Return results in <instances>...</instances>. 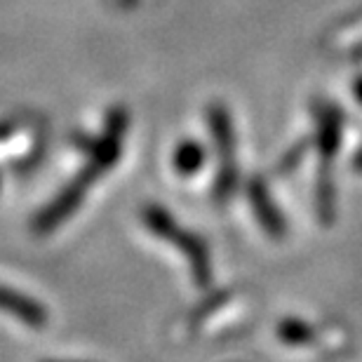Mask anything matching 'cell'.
Returning <instances> with one entry per match:
<instances>
[{
	"label": "cell",
	"instance_id": "obj_1",
	"mask_svg": "<svg viewBox=\"0 0 362 362\" xmlns=\"http://www.w3.org/2000/svg\"><path fill=\"white\" fill-rule=\"evenodd\" d=\"M129 127V115L122 106H115L108 111L104 120V129L101 134H76L71 144L81 148L88 160L81 168V172L33 216L31 228L35 235H47L54 228H59L71 214L78 212L83 205L85 195H88L90 186L106 175L122 156V141H125V132Z\"/></svg>",
	"mask_w": 362,
	"mask_h": 362
},
{
	"label": "cell",
	"instance_id": "obj_2",
	"mask_svg": "<svg viewBox=\"0 0 362 362\" xmlns=\"http://www.w3.org/2000/svg\"><path fill=\"white\" fill-rule=\"evenodd\" d=\"M141 221L148 233H153L156 238H160V240L175 243L177 247L191 259L193 278L200 287H205L209 282V259H207L205 245L195 235L181 230L177 226V221L172 219V214L163 205H158V202H146V205L141 207Z\"/></svg>",
	"mask_w": 362,
	"mask_h": 362
},
{
	"label": "cell",
	"instance_id": "obj_3",
	"mask_svg": "<svg viewBox=\"0 0 362 362\" xmlns=\"http://www.w3.org/2000/svg\"><path fill=\"white\" fill-rule=\"evenodd\" d=\"M0 310L12 317H19L21 322L33 329H42L47 325V308L38 299L7 287L3 282H0Z\"/></svg>",
	"mask_w": 362,
	"mask_h": 362
},
{
	"label": "cell",
	"instance_id": "obj_4",
	"mask_svg": "<svg viewBox=\"0 0 362 362\" xmlns=\"http://www.w3.org/2000/svg\"><path fill=\"white\" fill-rule=\"evenodd\" d=\"M202 160H205V153L195 141H181L175 151V170L181 177L195 175L200 170Z\"/></svg>",
	"mask_w": 362,
	"mask_h": 362
},
{
	"label": "cell",
	"instance_id": "obj_5",
	"mask_svg": "<svg viewBox=\"0 0 362 362\" xmlns=\"http://www.w3.org/2000/svg\"><path fill=\"white\" fill-rule=\"evenodd\" d=\"M42 362H64V360H42Z\"/></svg>",
	"mask_w": 362,
	"mask_h": 362
}]
</instances>
